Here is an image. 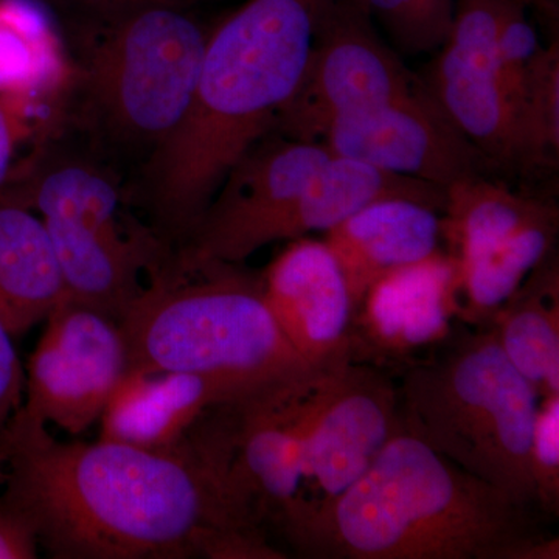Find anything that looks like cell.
<instances>
[{
  "mask_svg": "<svg viewBox=\"0 0 559 559\" xmlns=\"http://www.w3.org/2000/svg\"><path fill=\"white\" fill-rule=\"evenodd\" d=\"M0 500L55 559L212 558L235 530H263L231 471V421L213 407L171 451L66 443L24 409L2 429Z\"/></svg>",
  "mask_w": 559,
  "mask_h": 559,
  "instance_id": "cell-1",
  "label": "cell"
},
{
  "mask_svg": "<svg viewBox=\"0 0 559 559\" xmlns=\"http://www.w3.org/2000/svg\"><path fill=\"white\" fill-rule=\"evenodd\" d=\"M330 0H246L209 32L186 116L146 160L162 240L183 245L242 154L293 97Z\"/></svg>",
  "mask_w": 559,
  "mask_h": 559,
  "instance_id": "cell-2",
  "label": "cell"
},
{
  "mask_svg": "<svg viewBox=\"0 0 559 559\" xmlns=\"http://www.w3.org/2000/svg\"><path fill=\"white\" fill-rule=\"evenodd\" d=\"M340 559H516L540 538L533 509L400 430L337 498L283 530Z\"/></svg>",
  "mask_w": 559,
  "mask_h": 559,
  "instance_id": "cell-3",
  "label": "cell"
},
{
  "mask_svg": "<svg viewBox=\"0 0 559 559\" xmlns=\"http://www.w3.org/2000/svg\"><path fill=\"white\" fill-rule=\"evenodd\" d=\"M119 323L130 369L193 374L226 403L259 399L318 369L278 329L260 274L179 250L151 274Z\"/></svg>",
  "mask_w": 559,
  "mask_h": 559,
  "instance_id": "cell-4",
  "label": "cell"
},
{
  "mask_svg": "<svg viewBox=\"0 0 559 559\" xmlns=\"http://www.w3.org/2000/svg\"><path fill=\"white\" fill-rule=\"evenodd\" d=\"M399 389L401 428L528 509L530 440L540 396L491 326L415 364Z\"/></svg>",
  "mask_w": 559,
  "mask_h": 559,
  "instance_id": "cell-5",
  "label": "cell"
},
{
  "mask_svg": "<svg viewBox=\"0 0 559 559\" xmlns=\"http://www.w3.org/2000/svg\"><path fill=\"white\" fill-rule=\"evenodd\" d=\"M83 21L73 84L84 120L116 145L150 157L189 109L209 32L180 3H145Z\"/></svg>",
  "mask_w": 559,
  "mask_h": 559,
  "instance_id": "cell-6",
  "label": "cell"
},
{
  "mask_svg": "<svg viewBox=\"0 0 559 559\" xmlns=\"http://www.w3.org/2000/svg\"><path fill=\"white\" fill-rule=\"evenodd\" d=\"M423 86L425 80L381 40L360 0H330L299 84L280 110L272 132L320 142L342 117L377 108Z\"/></svg>",
  "mask_w": 559,
  "mask_h": 559,
  "instance_id": "cell-7",
  "label": "cell"
},
{
  "mask_svg": "<svg viewBox=\"0 0 559 559\" xmlns=\"http://www.w3.org/2000/svg\"><path fill=\"white\" fill-rule=\"evenodd\" d=\"M323 143L264 135L237 160L179 252L198 261L241 264L285 240L301 193L331 159Z\"/></svg>",
  "mask_w": 559,
  "mask_h": 559,
  "instance_id": "cell-8",
  "label": "cell"
},
{
  "mask_svg": "<svg viewBox=\"0 0 559 559\" xmlns=\"http://www.w3.org/2000/svg\"><path fill=\"white\" fill-rule=\"evenodd\" d=\"M400 430L399 389L388 377L355 356L323 367L305 418L304 499L280 532L344 492Z\"/></svg>",
  "mask_w": 559,
  "mask_h": 559,
  "instance_id": "cell-9",
  "label": "cell"
},
{
  "mask_svg": "<svg viewBox=\"0 0 559 559\" xmlns=\"http://www.w3.org/2000/svg\"><path fill=\"white\" fill-rule=\"evenodd\" d=\"M46 329L25 367L22 409L80 436L100 419L114 390L130 370L120 323L66 299L47 316Z\"/></svg>",
  "mask_w": 559,
  "mask_h": 559,
  "instance_id": "cell-10",
  "label": "cell"
},
{
  "mask_svg": "<svg viewBox=\"0 0 559 559\" xmlns=\"http://www.w3.org/2000/svg\"><path fill=\"white\" fill-rule=\"evenodd\" d=\"M333 156L447 187L495 165L448 117L428 86L334 121L320 139Z\"/></svg>",
  "mask_w": 559,
  "mask_h": 559,
  "instance_id": "cell-11",
  "label": "cell"
},
{
  "mask_svg": "<svg viewBox=\"0 0 559 559\" xmlns=\"http://www.w3.org/2000/svg\"><path fill=\"white\" fill-rule=\"evenodd\" d=\"M506 0H455L450 35L425 80L430 94L495 167H514V119L496 38Z\"/></svg>",
  "mask_w": 559,
  "mask_h": 559,
  "instance_id": "cell-12",
  "label": "cell"
},
{
  "mask_svg": "<svg viewBox=\"0 0 559 559\" xmlns=\"http://www.w3.org/2000/svg\"><path fill=\"white\" fill-rule=\"evenodd\" d=\"M260 277L278 329L310 366L353 356L347 283L325 241L290 240Z\"/></svg>",
  "mask_w": 559,
  "mask_h": 559,
  "instance_id": "cell-13",
  "label": "cell"
},
{
  "mask_svg": "<svg viewBox=\"0 0 559 559\" xmlns=\"http://www.w3.org/2000/svg\"><path fill=\"white\" fill-rule=\"evenodd\" d=\"M457 289V263L439 250L378 280L353 314L349 333L359 330L360 340L399 355L443 341L459 312Z\"/></svg>",
  "mask_w": 559,
  "mask_h": 559,
  "instance_id": "cell-14",
  "label": "cell"
},
{
  "mask_svg": "<svg viewBox=\"0 0 559 559\" xmlns=\"http://www.w3.org/2000/svg\"><path fill=\"white\" fill-rule=\"evenodd\" d=\"M440 240L441 212L404 198L371 202L325 231L353 314L378 280L439 252Z\"/></svg>",
  "mask_w": 559,
  "mask_h": 559,
  "instance_id": "cell-15",
  "label": "cell"
},
{
  "mask_svg": "<svg viewBox=\"0 0 559 559\" xmlns=\"http://www.w3.org/2000/svg\"><path fill=\"white\" fill-rule=\"evenodd\" d=\"M215 385L179 371L130 369L106 404L100 439L148 451L179 448L213 407Z\"/></svg>",
  "mask_w": 559,
  "mask_h": 559,
  "instance_id": "cell-16",
  "label": "cell"
},
{
  "mask_svg": "<svg viewBox=\"0 0 559 559\" xmlns=\"http://www.w3.org/2000/svg\"><path fill=\"white\" fill-rule=\"evenodd\" d=\"M68 299L49 230L9 189L0 191V320L24 336Z\"/></svg>",
  "mask_w": 559,
  "mask_h": 559,
  "instance_id": "cell-17",
  "label": "cell"
},
{
  "mask_svg": "<svg viewBox=\"0 0 559 559\" xmlns=\"http://www.w3.org/2000/svg\"><path fill=\"white\" fill-rule=\"evenodd\" d=\"M551 255V253H550ZM550 255L525 278L488 326L507 358L543 396L559 395V275Z\"/></svg>",
  "mask_w": 559,
  "mask_h": 559,
  "instance_id": "cell-18",
  "label": "cell"
},
{
  "mask_svg": "<svg viewBox=\"0 0 559 559\" xmlns=\"http://www.w3.org/2000/svg\"><path fill=\"white\" fill-rule=\"evenodd\" d=\"M75 80L47 7L38 0H0V92L57 100Z\"/></svg>",
  "mask_w": 559,
  "mask_h": 559,
  "instance_id": "cell-19",
  "label": "cell"
},
{
  "mask_svg": "<svg viewBox=\"0 0 559 559\" xmlns=\"http://www.w3.org/2000/svg\"><path fill=\"white\" fill-rule=\"evenodd\" d=\"M557 210L549 202L524 197L487 176H476L447 187L441 238L450 245L451 259L463 263Z\"/></svg>",
  "mask_w": 559,
  "mask_h": 559,
  "instance_id": "cell-20",
  "label": "cell"
},
{
  "mask_svg": "<svg viewBox=\"0 0 559 559\" xmlns=\"http://www.w3.org/2000/svg\"><path fill=\"white\" fill-rule=\"evenodd\" d=\"M558 234V210L533 221L473 259L457 263L462 314L489 325L492 316L550 255Z\"/></svg>",
  "mask_w": 559,
  "mask_h": 559,
  "instance_id": "cell-21",
  "label": "cell"
},
{
  "mask_svg": "<svg viewBox=\"0 0 559 559\" xmlns=\"http://www.w3.org/2000/svg\"><path fill=\"white\" fill-rule=\"evenodd\" d=\"M559 154V44L540 47L527 70L514 120V167H543Z\"/></svg>",
  "mask_w": 559,
  "mask_h": 559,
  "instance_id": "cell-22",
  "label": "cell"
},
{
  "mask_svg": "<svg viewBox=\"0 0 559 559\" xmlns=\"http://www.w3.org/2000/svg\"><path fill=\"white\" fill-rule=\"evenodd\" d=\"M528 468L536 507L550 516L559 513V395L543 396L533 423Z\"/></svg>",
  "mask_w": 559,
  "mask_h": 559,
  "instance_id": "cell-23",
  "label": "cell"
},
{
  "mask_svg": "<svg viewBox=\"0 0 559 559\" xmlns=\"http://www.w3.org/2000/svg\"><path fill=\"white\" fill-rule=\"evenodd\" d=\"M51 105L31 95L0 92V191L20 171V151L51 119Z\"/></svg>",
  "mask_w": 559,
  "mask_h": 559,
  "instance_id": "cell-24",
  "label": "cell"
},
{
  "mask_svg": "<svg viewBox=\"0 0 559 559\" xmlns=\"http://www.w3.org/2000/svg\"><path fill=\"white\" fill-rule=\"evenodd\" d=\"M527 5V0H506L496 38L500 70L516 109L530 64L543 47L530 24Z\"/></svg>",
  "mask_w": 559,
  "mask_h": 559,
  "instance_id": "cell-25",
  "label": "cell"
},
{
  "mask_svg": "<svg viewBox=\"0 0 559 559\" xmlns=\"http://www.w3.org/2000/svg\"><path fill=\"white\" fill-rule=\"evenodd\" d=\"M371 17L380 21L400 50L418 55L440 49L443 33L430 20L423 0H360Z\"/></svg>",
  "mask_w": 559,
  "mask_h": 559,
  "instance_id": "cell-26",
  "label": "cell"
},
{
  "mask_svg": "<svg viewBox=\"0 0 559 559\" xmlns=\"http://www.w3.org/2000/svg\"><path fill=\"white\" fill-rule=\"evenodd\" d=\"M25 367L22 366L14 337L0 320V432L24 404Z\"/></svg>",
  "mask_w": 559,
  "mask_h": 559,
  "instance_id": "cell-27",
  "label": "cell"
},
{
  "mask_svg": "<svg viewBox=\"0 0 559 559\" xmlns=\"http://www.w3.org/2000/svg\"><path fill=\"white\" fill-rule=\"evenodd\" d=\"M39 549L31 522L0 500V559H35Z\"/></svg>",
  "mask_w": 559,
  "mask_h": 559,
  "instance_id": "cell-28",
  "label": "cell"
},
{
  "mask_svg": "<svg viewBox=\"0 0 559 559\" xmlns=\"http://www.w3.org/2000/svg\"><path fill=\"white\" fill-rule=\"evenodd\" d=\"M38 2L51 9L69 11L75 16H83V20H92V17L108 16L117 11L145 5V3L167 2L187 5L191 0H38Z\"/></svg>",
  "mask_w": 559,
  "mask_h": 559,
  "instance_id": "cell-29",
  "label": "cell"
},
{
  "mask_svg": "<svg viewBox=\"0 0 559 559\" xmlns=\"http://www.w3.org/2000/svg\"><path fill=\"white\" fill-rule=\"evenodd\" d=\"M428 10L430 20L443 33L444 38L450 35L452 17H454L455 0H423Z\"/></svg>",
  "mask_w": 559,
  "mask_h": 559,
  "instance_id": "cell-30",
  "label": "cell"
},
{
  "mask_svg": "<svg viewBox=\"0 0 559 559\" xmlns=\"http://www.w3.org/2000/svg\"><path fill=\"white\" fill-rule=\"evenodd\" d=\"M7 463H9V448H7L2 432H0V488L3 487V481H5Z\"/></svg>",
  "mask_w": 559,
  "mask_h": 559,
  "instance_id": "cell-31",
  "label": "cell"
}]
</instances>
